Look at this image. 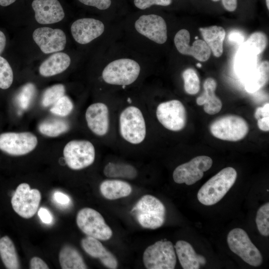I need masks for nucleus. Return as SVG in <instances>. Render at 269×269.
Returning <instances> with one entry per match:
<instances>
[{
    "label": "nucleus",
    "mask_w": 269,
    "mask_h": 269,
    "mask_svg": "<svg viewBox=\"0 0 269 269\" xmlns=\"http://www.w3.org/2000/svg\"><path fill=\"white\" fill-rule=\"evenodd\" d=\"M190 33L185 29H181L176 33L174 42L178 51L183 55L192 56L200 61L205 62L208 60L211 50L206 42L201 39H196L190 46Z\"/></svg>",
    "instance_id": "nucleus-16"
},
{
    "label": "nucleus",
    "mask_w": 269,
    "mask_h": 269,
    "mask_svg": "<svg viewBox=\"0 0 269 269\" xmlns=\"http://www.w3.org/2000/svg\"><path fill=\"white\" fill-rule=\"evenodd\" d=\"M119 126L123 138L132 144H139L145 137L144 119L141 111L135 106H129L121 112Z\"/></svg>",
    "instance_id": "nucleus-4"
},
{
    "label": "nucleus",
    "mask_w": 269,
    "mask_h": 269,
    "mask_svg": "<svg viewBox=\"0 0 269 269\" xmlns=\"http://www.w3.org/2000/svg\"><path fill=\"white\" fill-rule=\"evenodd\" d=\"M236 170L227 167L209 179L199 190L197 198L202 204L213 205L220 201L233 186L237 178Z\"/></svg>",
    "instance_id": "nucleus-1"
},
{
    "label": "nucleus",
    "mask_w": 269,
    "mask_h": 269,
    "mask_svg": "<svg viewBox=\"0 0 269 269\" xmlns=\"http://www.w3.org/2000/svg\"><path fill=\"white\" fill-rule=\"evenodd\" d=\"M30 269H48V266L41 259L34 257L30 261Z\"/></svg>",
    "instance_id": "nucleus-43"
},
{
    "label": "nucleus",
    "mask_w": 269,
    "mask_h": 269,
    "mask_svg": "<svg viewBox=\"0 0 269 269\" xmlns=\"http://www.w3.org/2000/svg\"><path fill=\"white\" fill-rule=\"evenodd\" d=\"M76 223L81 231L87 236L99 240L111 238L113 232L102 215L91 208H84L77 213Z\"/></svg>",
    "instance_id": "nucleus-8"
},
{
    "label": "nucleus",
    "mask_w": 269,
    "mask_h": 269,
    "mask_svg": "<svg viewBox=\"0 0 269 269\" xmlns=\"http://www.w3.org/2000/svg\"><path fill=\"white\" fill-rule=\"evenodd\" d=\"M38 215L41 222L45 224H50L52 221L50 212L46 208L42 207L38 211Z\"/></svg>",
    "instance_id": "nucleus-42"
},
{
    "label": "nucleus",
    "mask_w": 269,
    "mask_h": 269,
    "mask_svg": "<svg viewBox=\"0 0 269 269\" xmlns=\"http://www.w3.org/2000/svg\"><path fill=\"white\" fill-rule=\"evenodd\" d=\"M266 4L268 9H269V0H266Z\"/></svg>",
    "instance_id": "nucleus-50"
},
{
    "label": "nucleus",
    "mask_w": 269,
    "mask_h": 269,
    "mask_svg": "<svg viewBox=\"0 0 269 269\" xmlns=\"http://www.w3.org/2000/svg\"><path fill=\"white\" fill-rule=\"evenodd\" d=\"M0 257L6 269H20L14 245L7 236H4L0 239Z\"/></svg>",
    "instance_id": "nucleus-29"
},
{
    "label": "nucleus",
    "mask_w": 269,
    "mask_h": 269,
    "mask_svg": "<svg viewBox=\"0 0 269 269\" xmlns=\"http://www.w3.org/2000/svg\"><path fill=\"white\" fill-rule=\"evenodd\" d=\"M102 195L108 200H116L128 196L132 191L131 186L127 182L117 179L106 180L100 186Z\"/></svg>",
    "instance_id": "nucleus-26"
},
{
    "label": "nucleus",
    "mask_w": 269,
    "mask_h": 269,
    "mask_svg": "<svg viewBox=\"0 0 269 269\" xmlns=\"http://www.w3.org/2000/svg\"><path fill=\"white\" fill-rule=\"evenodd\" d=\"M212 0L214 1H219V0Z\"/></svg>",
    "instance_id": "nucleus-52"
},
{
    "label": "nucleus",
    "mask_w": 269,
    "mask_h": 269,
    "mask_svg": "<svg viewBox=\"0 0 269 269\" xmlns=\"http://www.w3.org/2000/svg\"><path fill=\"white\" fill-rule=\"evenodd\" d=\"M54 200L58 204L66 206L70 203V199L68 196L60 191L55 192L53 194Z\"/></svg>",
    "instance_id": "nucleus-41"
},
{
    "label": "nucleus",
    "mask_w": 269,
    "mask_h": 269,
    "mask_svg": "<svg viewBox=\"0 0 269 269\" xmlns=\"http://www.w3.org/2000/svg\"><path fill=\"white\" fill-rule=\"evenodd\" d=\"M136 31L140 35L159 44L167 39V25L164 19L154 14L139 16L134 23Z\"/></svg>",
    "instance_id": "nucleus-14"
},
{
    "label": "nucleus",
    "mask_w": 269,
    "mask_h": 269,
    "mask_svg": "<svg viewBox=\"0 0 269 269\" xmlns=\"http://www.w3.org/2000/svg\"><path fill=\"white\" fill-rule=\"evenodd\" d=\"M69 128L67 121L60 118H51L44 120L38 126V130L43 135L56 137L66 132Z\"/></svg>",
    "instance_id": "nucleus-31"
},
{
    "label": "nucleus",
    "mask_w": 269,
    "mask_h": 269,
    "mask_svg": "<svg viewBox=\"0 0 269 269\" xmlns=\"http://www.w3.org/2000/svg\"><path fill=\"white\" fill-rule=\"evenodd\" d=\"M227 241L231 251L246 263L254 267L262 264V254L243 229L236 228L232 230L227 236Z\"/></svg>",
    "instance_id": "nucleus-7"
},
{
    "label": "nucleus",
    "mask_w": 269,
    "mask_h": 269,
    "mask_svg": "<svg viewBox=\"0 0 269 269\" xmlns=\"http://www.w3.org/2000/svg\"><path fill=\"white\" fill-rule=\"evenodd\" d=\"M65 87L61 84L54 85L47 88L42 98V105L44 107L53 105L60 98L64 95Z\"/></svg>",
    "instance_id": "nucleus-34"
},
{
    "label": "nucleus",
    "mask_w": 269,
    "mask_h": 269,
    "mask_svg": "<svg viewBox=\"0 0 269 269\" xmlns=\"http://www.w3.org/2000/svg\"><path fill=\"white\" fill-rule=\"evenodd\" d=\"M212 159L209 156H196L189 161L178 166L173 172V178L177 183L191 185L200 180L204 172L212 165Z\"/></svg>",
    "instance_id": "nucleus-12"
},
{
    "label": "nucleus",
    "mask_w": 269,
    "mask_h": 269,
    "mask_svg": "<svg viewBox=\"0 0 269 269\" xmlns=\"http://www.w3.org/2000/svg\"><path fill=\"white\" fill-rule=\"evenodd\" d=\"M85 118L89 129L96 135L103 136L109 129V114L108 107L103 103H95L86 110Z\"/></svg>",
    "instance_id": "nucleus-19"
},
{
    "label": "nucleus",
    "mask_w": 269,
    "mask_h": 269,
    "mask_svg": "<svg viewBox=\"0 0 269 269\" xmlns=\"http://www.w3.org/2000/svg\"><path fill=\"white\" fill-rule=\"evenodd\" d=\"M199 31L214 55L220 57L223 51V41L225 37V29L221 26L213 25L201 27Z\"/></svg>",
    "instance_id": "nucleus-25"
},
{
    "label": "nucleus",
    "mask_w": 269,
    "mask_h": 269,
    "mask_svg": "<svg viewBox=\"0 0 269 269\" xmlns=\"http://www.w3.org/2000/svg\"><path fill=\"white\" fill-rule=\"evenodd\" d=\"M179 261L184 269H198L206 263V259L196 253L191 245L183 241H178L174 246Z\"/></svg>",
    "instance_id": "nucleus-21"
},
{
    "label": "nucleus",
    "mask_w": 269,
    "mask_h": 269,
    "mask_svg": "<svg viewBox=\"0 0 269 269\" xmlns=\"http://www.w3.org/2000/svg\"><path fill=\"white\" fill-rule=\"evenodd\" d=\"M197 66L198 67H201V64L200 63H198L197 64Z\"/></svg>",
    "instance_id": "nucleus-51"
},
{
    "label": "nucleus",
    "mask_w": 269,
    "mask_h": 269,
    "mask_svg": "<svg viewBox=\"0 0 269 269\" xmlns=\"http://www.w3.org/2000/svg\"><path fill=\"white\" fill-rule=\"evenodd\" d=\"M73 109L72 102L69 98L64 95L52 106L50 111L57 116L65 117L69 115Z\"/></svg>",
    "instance_id": "nucleus-37"
},
{
    "label": "nucleus",
    "mask_w": 269,
    "mask_h": 269,
    "mask_svg": "<svg viewBox=\"0 0 269 269\" xmlns=\"http://www.w3.org/2000/svg\"><path fill=\"white\" fill-rule=\"evenodd\" d=\"M229 40L230 42H235L241 45L244 42V36L242 33L238 31H231L228 36Z\"/></svg>",
    "instance_id": "nucleus-45"
},
{
    "label": "nucleus",
    "mask_w": 269,
    "mask_h": 269,
    "mask_svg": "<svg viewBox=\"0 0 269 269\" xmlns=\"http://www.w3.org/2000/svg\"><path fill=\"white\" fill-rule=\"evenodd\" d=\"M140 72V65L134 60L120 58L110 62L105 67L102 77L108 84L126 86L134 82Z\"/></svg>",
    "instance_id": "nucleus-3"
},
{
    "label": "nucleus",
    "mask_w": 269,
    "mask_h": 269,
    "mask_svg": "<svg viewBox=\"0 0 269 269\" xmlns=\"http://www.w3.org/2000/svg\"><path fill=\"white\" fill-rule=\"evenodd\" d=\"M13 79V71L7 61L0 56V88L5 90L11 85Z\"/></svg>",
    "instance_id": "nucleus-36"
},
{
    "label": "nucleus",
    "mask_w": 269,
    "mask_h": 269,
    "mask_svg": "<svg viewBox=\"0 0 269 269\" xmlns=\"http://www.w3.org/2000/svg\"><path fill=\"white\" fill-rule=\"evenodd\" d=\"M35 92L34 85L28 83L21 88L17 96V102L21 109H26L29 106Z\"/></svg>",
    "instance_id": "nucleus-38"
},
{
    "label": "nucleus",
    "mask_w": 269,
    "mask_h": 269,
    "mask_svg": "<svg viewBox=\"0 0 269 269\" xmlns=\"http://www.w3.org/2000/svg\"><path fill=\"white\" fill-rule=\"evenodd\" d=\"M6 44V38L4 33L0 30V54L3 51Z\"/></svg>",
    "instance_id": "nucleus-48"
},
{
    "label": "nucleus",
    "mask_w": 269,
    "mask_h": 269,
    "mask_svg": "<svg viewBox=\"0 0 269 269\" xmlns=\"http://www.w3.org/2000/svg\"><path fill=\"white\" fill-rule=\"evenodd\" d=\"M59 261L63 269H88L80 253L70 245H65L61 249Z\"/></svg>",
    "instance_id": "nucleus-28"
},
{
    "label": "nucleus",
    "mask_w": 269,
    "mask_h": 269,
    "mask_svg": "<svg viewBox=\"0 0 269 269\" xmlns=\"http://www.w3.org/2000/svg\"><path fill=\"white\" fill-rule=\"evenodd\" d=\"M258 66V55L248 50L239 47L234 62L236 74L243 81Z\"/></svg>",
    "instance_id": "nucleus-23"
},
{
    "label": "nucleus",
    "mask_w": 269,
    "mask_h": 269,
    "mask_svg": "<svg viewBox=\"0 0 269 269\" xmlns=\"http://www.w3.org/2000/svg\"><path fill=\"white\" fill-rule=\"evenodd\" d=\"M37 142V137L30 132H7L0 134V149L11 155L26 154L36 147Z\"/></svg>",
    "instance_id": "nucleus-13"
},
{
    "label": "nucleus",
    "mask_w": 269,
    "mask_h": 269,
    "mask_svg": "<svg viewBox=\"0 0 269 269\" xmlns=\"http://www.w3.org/2000/svg\"><path fill=\"white\" fill-rule=\"evenodd\" d=\"M104 175L111 178L134 179L137 176V171L133 165L126 163L109 162L105 166Z\"/></svg>",
    "instance_id": "nucleus-30"
},
{
    "label": "nucleus",
    "mask_w": 269,
    "mask_h": 269,
    "mask_svg": "<svg viewBox=\"0 0 269 269\" xmlns=\"http://www.w3.org/2000/svg\"><path fill=\"white\" fill-rule=\"evenodd\" d=\"M211 133L215 137L224 140L239 141L248 134L249 126L242 117L226 115L213 121L210 126Z\"/></svg>",
    "instance_id": "nucleus-6"
},
{
    "label": "nucleus",
    "mask_w": 269,
    "mask_h": 269,
    "mask_svg": "<svg viewBox=\"0 0 269 269\" xmlns=\"http://www.w3.org/2000/svg\"><path fill=\"white\" fill-rule=\"evenodd\" d=\"M266 117H269V104L268 103L265 104L263 107L257 108L255 113V117L257 120Z\"/></svg>",
    "instance_id": "nucleus-44"
},
{
    "label": "nucleus",
    "mask_w": 269,
    "mask_h": 269,
    "mask_svg": "<svg viewBox=\"0 0 269 269\" xmlns=\"http://www.w3.org/2000/svg\"></svg>",
    "instance_id": "nucleus-53"
},
{
    "label": "nucleus",
    "mask_w": 269,
    "mask_h": 269,
    "mask_svg": "<svg viewBox=\"0 0 269 269\" xmlns=\"http://www.w3.org/2000/svg\"><path fill=\"white\" fill-rule=\"evenodd\" d=\"M40 191L30 189L28 184H20L14 191L11 203L13 210L20 217L29 219L33 217L38 210L41 201Z\"/></svg>",
    "instance_id": "nucleus-10"
},
{
    "label": "nucleus",
    "mask_w": 269,
    "mask_h": 269,
    "mask_svg": "<svg viewBox=\"0 0 269 269\" xmlns=\"http://www.w3.org/2000/svg\"><path fill=\"white\" fill-rule=\"evenodd\" d=\"M32 7L37 22L42 24H51L62 20L65 13L58 0H34Z\"/></svg>",
    "instance_id": "nucleus-18"
},
{
    "label": "nucleus",
    "mask_w": 269,
    "mask_h": 269,
    "mask_svg": "<svg viewBox=\"0 0 269 269\" xmlns=\"http://www.w3.org/2000/svg\"><path fill=\"white\" fill-rule=\"evenodd\" d=\"M258 120L259 128L263 131L267 132L269 130V117H262Z\"/></svg>",
    "instance_id": "nucleus-46"
},
{
    "label": "nucleus",
    "mask_w": 269,
    "mask_h": 269,
    "mask_svg": "<svg viewBox=\"0 0 269 269\" xmlns=\"http://www.w3.org/2000/svg\"><path fill=\"white\" fill-rule=\"evenodd\" d=\"M81 3L94 6L100 10L108 9L111 4V0H78Z\"/></svg>",
    "instance_id": "nucleus-40"
},
{
    "label": "nucleus",
    "mask_w": 269,
    "mask_h": 269,
    "mask_svg": "<svg viewBox=\"0 0 269 269\" xmlns=\"http://www.w3.org/2000/svg\"><path fill=\"white\" fill-rule=\"evenodd\" d=\"M32 36L40 50L45 54L61 51L66 43V35L60 29L39 27L34 31Z\"/></svg>",
    "instance_id": "nucleus-15"
},
{
    "label": "nucleus",
    "mask_w": 269,
    "mask_h": 269,
    "mask_svg": "<svg viewBox=\"0 0 269 269\" xmlns=\"http://www.w3.org/2000/svg\"><path fill=\"white\" fill-rule=\"evenodd\" d=\"M267 44V38L266 34L262 32H256L252 34L240 47L252 51L258 55L265 50Z\"/></svg>",
    "instance_id": "nucleus-32"
},
{
    "label": "nucleus",
    "mask_w": 269,
    "mask_h": 269,
    "mask_svg": "<svg viewBox=\"0 0 269 269\" xmlns=\"http://www.w3.org/2000/svg\"><path fill=\"white\" fill-rule=\"evenodd\" d=\"M171 2L172 0H134L135 6L140 9H146L153 5L167 6Z\"/></svg>",
    "instance_id": "nucleus-39"
},
{
    "label": "nucleus",
    "mask_w": 269,
    "mask_h": 269,
    "mask_svg": "<svg viewBox=\"0 0 269 269\" xmlns=\"http://www.w3.org/2000/svg\"><path fill=\"white\" fill-rule=\"evenodd\" d=\"M105 30L103 22L93 18L76 20L71 26L74 40L79 44H86L100 36Z\"/></svg>",
    "instance_id": "nucleus-17"
},
{
    "label": "nucleus",
    "mask_w": 269,
    "mask_h": 269,
    "mask_svg": "<svg viewBox=\"0 0 269 269\" xmlns=\"http://www.w3.org/2000/svg\"><path fill=\"white\" fill-rule=\"evenodd\" d=\"M256 222L260 233L264 236L269 235V203H266L258 210Z\"/></svg>",
    "instance_id": "nucleus-35"
},
{
    "label": "nucleus",
    "mask_w": 269,
    "mask_h": 269,
    "mask_svg": "<svg viewBox=\"0 0 269 269\" xmlns=\"http://www.w3.org/2000/svg\"><path fill=\"white\" fill-rule=\"evenodd\" d=\"M143 262L148 269H173L176 257L172 243L161 240L148 246L143 254Z\"/></svg>",
    "instance_id": "nucleus-5"
},
{
    "label": "nucleus",
    "mask_w": 269,
    "mask_h": 269,
    "mask_svg": "<svg viewBox=\"0 0 269 269\" xmlns=\"http://www.w3.org/2000/svg\"><path fill=\"white\" fill-rule=\"evenodd\" d=\"M224 8L229 11L236 10L237 6V0H222Z\"/></svg>",
    "instance_id": "nucleus-47"
},
{
    "label": "nucleus",
    "mask_w": 269,
    "mask_h": 269,
    "mask_svg": "<svg viewBox=\"0 0 269 269\" xmlns=\"http://www.w3.org/2000/svg\"><path fill=\"white\" fill-rule=\"evenodd\" d=\"M216 87L217 83L213 78L206 79L203 84L204 92L196 99L197 104L204 105V111L209 115L217 114L222 107L221 101L215 93Z\"/></svg>",
    "instance_id": "nucleus-22"
},
{
    "label": "nucleus",
    "mask_w": 269,
    "mask_h": 269,
    "mask_svg": "<svg viewBox=\"0 0 269 269\" xmlns=\"http://www.w3.org/2000/svg\"><path fill=\"white\" fill-rule=\"evenodd\" d=\"M131 213L143 228L156 229L163 224L166 210L158 199L151 195H145L136 202Z\"/></svg>",
    "instance_id": "nucleus-2"
},
{
    "label": "nucleus",
    "mask_w": 269,
    "mask_h": 269,
    "mask_svg": "<svg viewBox=\"0 0 269 269\" xmlns=\"http://www.w3.org/2000/svg\"><path fill=\"white\" fill-rule=\"evenodd\" d=\"M70 63V58L67 54L54 53L42 63L39 68V73L44 77L60 74L67 69Z\"/></svg>",
    "instance_id": "nucleus-24"
},
{
    "label": "nucleus",
    "mask_w": 269,
    "mask_h": 269,
    "mask_svg": "<svg viewBox=\"0 0 269 269\" xmlns=\"http://www.w3.org/2000/svg\"><path fill=\"white\" fill-rule=\"evenodd\" d=\"M16 0H0V5L3 6H8L14 2Z\"/></svg>",
    "instance_id": "nucleus-49"
},
{
    "label": "nucleus",
    "mask_w": 269,
    "mask_h": 269,
    "mask_svg": "<svg viewBox=\"0 0 269 269\" xmlns=\"http://www.w3.org/2000/svg\"><path fill=\"white\" fill-rule=\"evenodd\" d=\"M81 245L87 254L98 259L105 267L111 269H116L118 267L116 258L104 247L99 240L87 236L81 240Z\"/></svg>",
    "instance_id": "nucleus-20"
},
{
    "label": "nucleus",
    "mask_w": 269,
    "mask_h": 269,
    "mask_svg": "<svg viewBox=\"0 0 269 269\" xmlns=\"http://www.w3.org/2000/svg\"><path fill=\"white\" fill-rule=\"evenodd\" d=\"M269 63L262 62L256 69L250 74L243 83L246 91L254 93L264 87L269 80Z\"/></svg>",
    "instance_id": "nucleus-27"
},
{
    "label": "nucleus",
    "mask_w": 269,
    "mask_h": 269,
    "mask_svg": "<svg viewBox=\"0 0 269 269\" xmlns=\"http://www.w3.org/2000/svg\"><path fill=\"white\" fill-rule=\"evenodd\" d=\"M156 116L165 128L174 132L182 130L187 122L186 109L183 104L177 100L159 104L156 108Z\"/></svg>",
    "instance_id": "nucleus-11"
},
{
    "label": "nucleus",
    "mask_w": 269,
    "mask_h": 269,
    "mask_svg": "<svg viewBox=\"0 0 269 269\" xmlns=\"http://www.w3.org/2000/svg\"><path fill=\"white\" fill-rule=\"evenodd\" d=\"M184 88L190 95L197 94L200 89V80L196 71L192 68L185 70L182 73Z\"/></svg>",
    "instance_id": "nucleus-33"
},
{
    "label": "nucleus",
    "mask_w": 269,
    "mask_h": 269,
    "mask_svg": "<svg viewBox=\"0 0 269 269\" xmlns=\"http://www.w3.org/2000/svg\"><path fill=\"white\" fill-rule=\"evenodd\" d=\"M63 156L70 168L80 170L94 162L95 149L93 144L88 140H73L65 145Z\"/></svg>",
    "instance_id": "nucleus-9"
}]
</instances>
